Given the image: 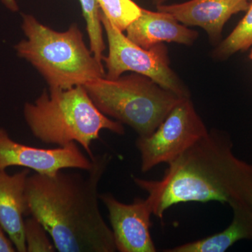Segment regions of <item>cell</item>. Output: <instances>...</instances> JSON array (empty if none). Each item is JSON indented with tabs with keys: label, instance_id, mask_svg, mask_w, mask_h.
Listing matches in <instances>:
<instances>
[{
	"label": "cell",
	"instance_id": "cell-15",
	"mask_svg": "<svg viewBox=\"0 0 252 252\" xmlns=\"http://www.w3.org/2000/svg\"><path fill=\"white\" fill-rule=\"evenodd\" d=\"M99 9L119 31H126L142 13V8L132 0H97Z\"/></svg>",
	"mask_w": 252,
	"mask_h": 252
},
{
	"label": "cell",
	"instance_id": "cell-9",
	"mask_svg": "<svg viewBox=\"0 0 252 252\" xmlns=\"http://www.w3.org/2000/svg\"><path fill=\"white\" fill-rule=\"evenodd\" d=\"M107 207L117 251L156 252L150 233L153 215L148 199L135 198L130 204L119 201L112 194H99Z\"/></svg>",
	"mask_w": 252,
	"mask_h": 252
},
{
	"label": "cell",
	"instance_id": "cell-5",
	"mask_svg": "<svg viewBox=\"0 0 252 252\" xmlns=\"http://www.w3.org/2000/svg\"><path fill=\"white\" fill-rule=\"evenodd\" d=\"M102 114L130 126L139 136L154 132L182 97L142 74L98 78L84 86Z\"/></svg>",
	"mask_w": 252,
	"mask_h": 252
},
{
	"label": "cell",
	"instance_id": "cell-4",
	"mask_svg": "<svg viewBox=\"0 0 252 252\" xmlns=\"http://www.w3.org/2000/svg\"><path fill=\"white\" fill-rule=\"evenodd\" d=\"M21 28L26 38L15 45L16 54L40 73L49 89H71L105 77L103 64L86 45L77 24L57 32L23 14Z\"/></svg>",
	"mask_w": 252,
	"mask_h": 252
},
{
	"label": "cell",
	"instance_id": "cell-18",
	"mask_svg": "<svg viewBox=\"0 0 252 252\" xmlns=\"http://www.w3.org/2000/svg\"><path fill=\"white\" fill-rule=\"evenodd\" d=\"M4 230L0 226V252H16L14 244L10 238H8L4 234Z\"/></svg>",
	"mask_w": 252,
	"mask_h": 252
},
{
	"label": "cell",
	"instance_id": "cell-1",
	"mask_svg": "<svg viewBox=\"0 0 252 252\" xmlns=\"http://www.w3.org/2000/svg\"><path fill=\"white\" fill-rule=\"evenodd\" d=\"M111 159L107 153L94 156L86 175L61 170L28 176L26 215L40 222L58 252L117 251L99 207L98 187Z\"/></svg>",
	"mask_w": 252,
	"mask_h": 252
},
{
	"label": "cell",
	"instance_id": "cell-12",
	"mask_svg": "<svg viewBox=\"0 0 252 252\" xmlns=\"http://www.w3.org/2000/svg\"><path fill=\"white\" fill-rule=\"evenodd\" d=\"M30 174L28 168L11 175L0 170V226L18 252H27L23 217L26 215L25 192Z\"/></svg>",
	"mask_w": 252,
	"mask_h": 252
},
{
	"label": "cell",
	"instance_id": "cell-17",
	"mask_svg": "<svg viewBox=\"0 0 252 252\" xmlns=\"http://www.w3.org/2000/svg\"><path fill=\"white\" fill-rule=\"evenodd\" d=\"M47 231L34 217L25 220L24 234L28 252H54V245L47 236Z\"/></svg>",
	"mask_w": 252,
	"mask_h": 252
},
{
	"label": "cell",
	"instance_id": "cell-21",
	"mask_svg": "<svg viewBox=\"0 0 252 252\" xmlns=\"http://www.w3.org/2000/svg\"><path fill=\"white\" fill-rule=\"evenodd\" d=\"M249 57H250V59L252 61V49L251 52H250V56H249Z\"/></svg>",
	"mask_w": 252,
	"mask_h": 252
},
{
	"label": "cell",
	"instance_id": "cell-7",
	"mask_svg": "<svg viewBox=\"0 0 252 252\" xmlns=\"http://www.w3.org/2000/svg\"><path fill=\"white\" fill-rule=\"evenodd\" d=\"M208 132L190 97H182L157 130L136 140L141 171L145 173L160 164L173 161Z\"/></svg>",
	"mask_w": 252,
	"mask_h": 252
},
{
	"label": "cell",
	"instance_id": "cell-20",
	"mask_svg": "<svg viewBox=\"0 0 252 252\" xmlns=\"http://www.w3.org/2000/svg\"><path fill=\"white\" fill-rule=\"evenodd\" d=\"M167 0H152V2H153V4L157 5V6L159 5L163 4Z\"/></svg>",
	"mask_w": 252,
	"mask_h": 252
},
{
	"label": "cell",
	"instance_id": "cell-2",
	"mask_svg": "<svg viewBox=\"0 0 252 252\" xmlns=\"http://www.w3.org/2000/svg\"><path fill=\"white\" fill-rule=\"evenodd\" d=\"M228 134L209 131L175 160L160 180L134 177L148 193L154 216L162 220L173 205L189 202L242 203L252 208V164L233 153Z\"/></svg>",
	"mask_w": 252,
	"mask_h": 252
},
{
	"label": "cell",
	"instance_id": "cell-8",
	"mask_svg": "<svg viewBox=\"0 0 252 252\" xmlns=\"http://www.w3.org/2000/svg\"><path fill=\"white\" fill-rule=\"evenodd\" d=\"M14 166L51 175L65 169L89 171L93 160L81 152L75 142L55 149L36 148L12 140L7 131L0 127V170Z\"/></svg>",
	"mask_w": 252,
	"mask_h": 252
},
{
	"label": "cell",
	"instance_id": "cell-6",
	"mask_svg": "<svg viewBox=\"0 0 252 252\" xmlns=\"http://www.w3.org/2000/svg\"><path fill=\"white\" fill-rule=\"evenodd\" d=\"M100 19L108 40V56L102 59L107 79H117L127 71L133 72L149 77L180 97H190L188 88L172 69L168 49L163 43L144 49L114 27L102 11Z\"/></svg>",
	"mask_w": 252,
	"mask_h": 252
},
{
	"label": "cell",
	"instance_id": "cell-10",
	"mask_svg": "<svg viewBox=\"0 0 252 252\" xmlns=\"http://www.w3.org/2000/svg\"><path fill=\"white\" fill-rule=\"evenodd\" d=\"M250 0H189L180 4H161L157 10L172 15L186 26L206 32L210 41H220L225 23L233 15L246 11Z\"/></svg>",
	"mask_w": 252,
	"mask_h": 252
},
{
	"label": "cell",
	"instance_id": "cell-11",
	"mask_svg": "<svg viewBox=\"0 0 252 252\" xmlns=\"http://www.w3.org/2000/svg\"><path fill=\"white\" fill-rule=\"evenodd\" d=\"M126 31L130 41L146 49L164 42L191 46L199 34L198 32L181 24L168 13L144 9Z\"/></svg>",
	"mask_w": 252,
	"mask_h": 252
},
{
	"label": "cell",
	"instance_id": "cell-13",
	"mask_svg": "<svg viewBox=\"0 0 252 252\" xmlns=\"http://www.w3.org/2000/svg\"><path fill=\"white\" fill-rule=\"evenodd\" d=\"M231 223L222 231L164 250L165 252H224L240 240L252 242V208L242 203L230 205Z\"/></svg>",
	"mask_w": 252,
	"mask_h": 252
},
{
	"label": "cell",
	"instance_id": "cell-14",
	"mask_svg": "<svg viewBox=\"0 0 252 252\" xmlns=\"http://www.w3.org/2000/svg\"><path fill=\"white\" fill-rule=\"evenodd\" d=\"M246 14L229 35L217 45L212 52L214 59L225 60L252 46V1Z\"/></svg>",
	"mask_w": 252,
	"mask_h": 252
},
{
	"label": "cell",
	"instance_id": "cell-16",
	"mask_svg": "<svg viewBox=\"0 0 252 252\" xmlns=\"http://www.w3.org/2000/svg\"><path fill=\"white\" fill-rule=\"evenodd\" d=\"M83 16L86 21V29L90 40L91 51L95 59L102 63L105 49L103 26L100 19L101 10L97 0H79Z\"/></svg>",
	"mask_w": 252,
	"mask_h": 252
},
{
	"label": "cell",
	"instance_id": "cell-19",
	"mask_svg": "<svg viewBox=\"0 0 252 252\" xmlns=\"http://www.w3.org/2000/svg\"><path fill=\"white\" fill-rule=\"evenodd\" d=\"M1 1L6 9L12 12H17L19 10V6L16 0H1Z\"/></svg>",
	"mask_w": 252,
	"mask_h": 252
},
{
	"label": "cell",
	"instance_id": "cell-3",
	"mask_svg": "<svg viewBox=\"0 0 252 252\" xmlns=\"http://www.w3.org/2000/svg\"><path fill=\"white\" fill-rule=\"evenodd\" d=\"M25 121L41 142L64 147L78 143L93 159L91 144L102 130L125 132L122 123L112 120L97 108L84 86L68 89H44L34 102L23 107Z\"/></svg>",
	"mask_w": 252,
	"mask_h": 252
}]
</instances>
